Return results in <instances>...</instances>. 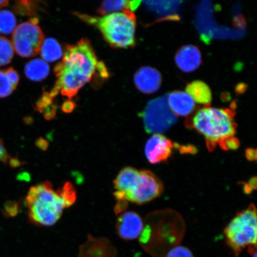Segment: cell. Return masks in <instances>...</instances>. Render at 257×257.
Segmentation results:
<instances>
[{"label":"cell","instance_id":"1","mask_svg":"<svg viewBox=\"0 0 257 257\" xmlns=\"http://www.w3.org/2000/svg\"><path fill=\"white\" fill-rule=\"evenodd\" d=\"M103 62H98L90 41L83 38L65 48L62 62L54 67L56 82L49 93L54 98L61 93L69 99L98 73Z\"/></svg>","mask_w":257,"mask_h":257},{"label":"cell","instance_id":"2","mask_svg":"<svg viewBox=\"0 0 257 257\" xmlns=\"http://www.w3.org/2000/svg\"><path fill=\"white\" fill-rule=\"evenodd\" d=\"M235 112L229 108H218L205 105L196 112L186 126L194 128L205 140L210 152L227 138L234 137L237 124L234 120Z\"/></svg>","mask_w":257,"mask_h":257},{"label":"cell","instance_id":"3","mask_svg":"<svg viewBox=\"0 0 257 257\" xmlns=\"http://www.w3.org/2000/svg\"><path fill=\"white\" fill-rule=\"evenodd\" d=\"M75 15L80 20L97 28L111 47L128 48L136 46L137 18L133 12L125 9L101 17L78 13Z\"/></svg>","mask_w":257,"mask_h":257},{"label":"cell","instance_id":"4","mask_svg":"<svg viewBox=\"0 0 257 257\" xmlns=\"http://www.w3.org/2000/svg\"><path fill=\"white\" fill-rule=\"evenodd\" d=\"M26 203L32 222L47 226L55 224L64 209L67 208L60 189L54 190L49 182L32 186L26 198Z\"/></svg>","mask_w":257,"mask_h":257},{"label":"cell","instance_id":"5","mask_svg":"<svg viewBox=\"0 0 257 257\" xmlns=\"http://www.w3.org/2000/svg\"><path fill=\"white\" fill-rule=\"evenodd\" d=\"M256 211L253 204L236 215L224 230L229 245L236 256L246 247H256Z\"/></svg>","mask_w":257,"mask_h":257},{"label":"cell","instance_id":"6","mask_svg":"<svg viewBox=\"0 0 257 257\" xmlns=\"http://www.w3.org/2000/svg\"><path fill=\"white\" fill-rule=\"evenodd\" d=\"M44 41L43 32L36 18L19 25L13 32V47L22 57L37 56L41 51Z\"/></svg>","mask_w":257,"mask_h":257},{"label":"cell","instance_id":"7","mask_svg":"<svg viewBox=\"0 0 257 257\" xmlns=\"http://www.w3.org/2000/svg\"><path fill=\"white\" fill-rule=\"evenodd\" d=\"M142 117L147 133L154 134L166 133L178 120V116L170 110L167 95L159 96L148 102Z\"/></svg>","mask_w":257,"mask_h":257},{"label":"cell","instance_id":"8","mask_svg":"<svg viewBox=\"0 0 257 257\" xmlns=\"http://www.w3.org/2000/svg\"><path fill=\"white\" fill-rule=\"evenodd\" d=\"M163 191L160 180L149 170L140 171L130 191L124 195V200L137 204L146 203L158 197Z\"/></svg>","mask_w":257,"mask_h":257},{"label":"cell","instance_id":"9","mask_svg":"<svg viewBox=\"0 0 257 257\" xmlns=\"http://www.w3.org/2000/svg\"><path fill=\"white\" fill-rule=\"evenodd\" d=\"M173 144L171 140L162 134H154L145 147L148 160L152 164L166 162L172 155Z\"/></svg>","mask_w":257,"mask_h":257},{"label":"cell","instance_id":"10","mask_svg":"<svg viewBox=\"0 0 257 257\" xmlns=\"http://www.w3.org/2000/svg\"><path fill=\"white\" fill-rule=\"evenodd\" d=\"M116 228L121 238L133 240L142 235L144 224L139 214L134 211H127L118 217Z\"/></svg>","mask_w":257,"mask_h":257},{"label":"cell","instance_id":"11","mask_svg":"<svg viewBox=\"0 0 257 257\" xmlns=\"http://www.w3.org/2000/svg\"><path fill=\"white\" fill-rule=\"evenodd\" d=\"M162 82V75L153 67H141L134 75L135 85L140 91L145 94H153L158 91Z\"/></svg>","mask_w":257,"mask_h":257},{"label":"cell","instance_id":"12","mask_svg":"<svg viewBox=\"0 0 257 257\" xmlns=\"http://www.w3.org/2000/svg\"><path fill=\"white\" fill-rule=\"evenodd\" d=\"M178 68L185 73L194 72L202 63L200 50L193 45H186L177 51L175 57Z\"/></svg>","mask_w":257,"mask_h":257},{"label":"cell","instance_id":"13","mask_svg":"<svg viewBox=\"0 0 257 257\" xmlns=\"http://www.w3.org/2000/svg\"><path fill=\"white\" fill-rule=\"evenodd\" d=\"M168 103L176 116H186L195 110L196 105L194 99L184 91H173L167 95Z\"/></svg>","mask_w":257,"mask_h":257},{"label":"cell","instance_id":"14","mask_svg":"<svg viewBox=\"0 0 257 257\" xmlns=\"http://www.w3.org/2000/svg\"><path fill=\"white\" fill-rule=\"evenodd\" d=\"M186 92L197 103L208 105L212 101V93L210 87L201 80H195L186 86Z\"/></svg>","mask_w":257,"mask_h":257},{"label":"cell","instance_id":"15","mask_svg":"<svg viewBox=\"0 0 257 257\" xmlns=\"http://www.w3.org/2000/svg\"><path fill=\"white\" fill-rule=\"evenodd\" d=\"M19 73L10 67L6 70H0V98H6L11 95L19 84Z\"/></svg>","mask_w":257,"mask_h":257},{"label":"cell","instance_id":"16","mask_svg":"<svg viewBox=\"0 0 257 257\" xmlns=\"http://www.w3.org/2000/svg\"><path fill=\"white\" fill-rule=\"evenodd\" d=\"M50 72L48 64L41 59H35L26 64L25 73L27 78L33 81H41Z\"/></svg>","mask_w":257,"mask_h":257},{"label":"cell","instance_id":"17","mask_svg":"<svg viewBox=\"0 0 257 257\" xmlns=\"http://www.w3.org/2000/svg\"><path fill=\"white\" fill-rule=\"evenodd\" d=\"M41 51L42 57L46 62H55L62 56V48L54 38H47L44 41Z\"/></svg>","mask_w":257,"mask_h":257},{"label":"cell","instance_id":"18","mask_svg":"<svg viewBox=\"0 0 257 257\" xmlns=\"http://www.w3.org/2000/svg\"><path fill=\"white\" fill-rule=\"evenodd\" d=\"M131 0H104L97 10L99 15L104 16L127 9Z\"/></svg>","mask_w":257,"mask_h":257},{"label":"cell","instance_id":"19","mask_svg":"<svg viewBox=\"0 0 257 257\" xmlns=\"http://www.w3.org/2000/svg\"><path fill=\"white\" fill-rule=\"evenodd\" d=\"M17 21L14 14L8 10L0 11V34L9 35L14 32Z\"/></svg>","mask_w":257,"mask_h":257},{"label":"cell","instance_id":"20","mask_svg":"<svg viewBox=\"0 0 257 257\" xmlns=\"http://www.w3.org/2000/svg\"><path fill=\"white\" fill-rule=\"evenodd\" d=\"M14 56V48L12 42L0 36V66L7 65Z\"/></svg>","mask_w":257,"mask_h":257},{"label":"cell","instance_id":"21","mask_svg":"<svg viewBox=\"0 0 257 257\" xmlns=\"http://www.w3.org/2000/svg\"><path fill=\"white\" fill-rule=\"evenodd\" d=\"M61 192L67 207L71 206L76 200V193L71 183L66 182L63 187L60 188Z\"/></svg>","mask_w":257,"mask_h":257},{"label":"cell","instance_id":"22","mask_svg":"<svg viewBox=\"0 0 257 257\" xmlns=\"http://www.w3.org/2000/svg\"><path fill=\"white\" fill-rule=\"evenodd\" d=\"M166 257H194L191 250L182 246L170 249Z\"/></svg>","mask_w":257,"mask_h":257},{"label":"cell","instance_id":"23","mask_svg":"<svg viewBox=\"0 0 257 257\" xmlns=\"http://www.w3.org/2000/svg\"><path fill=\"white\" fill-rule=\"evenodd\" d=\"M239 141L234 137L227 138L218 145L224 150H236L239 147Z\"/></svg>","mask_w":257,"mask_h":257},{"label":"cell","instance_id":"24","mask_svg":"<svg viewBox=\"0 0 257 257\" xmlns=\"http://www.w3.org/2000/svg\"><path fill=\"white\" fill-rule=\"evenodd\" d=\"M8 158V154L6 152L4 143L0 139V162H6Z\"/></svg>","mask_w":257,"mask_h":257},{"label":"cell","instance_id":"25","mask_svg":"<svg viewBox=\"0 0 257 257\" xmlns=\"http://www.w3.org/2000/svg\"><path fill=\"white\" fill-rule=\"evenodd\" d=\"M75 107V104L72 101L69 100L64 102L62 105V110L64 112H71Z\"/></svg>","mask_w":257,"mask_h":257},{"label":"cell","instance_id":"26","mask_svg":"<svg viewBox=\"0 0 257 257\" xmlns=\"http://www.w3.org/2000/svg\"><path fill=\"white\" fill-rule=\"evenodd\" d=\"M256 178H252L249 181L248 184H246V185L244 186V190H245L246 194H249V193L253 190V189L256 188Z\"/></svg>","mask_w":257,"mask_h":257},{"label":"cell","instance_id":"27","mask_svg":"<svg viewBox=\"0 0 257 257\" xmlns=\"http://www.w3.org/2000/svg\"><path fill=\"white\" fill-rule=\"evenodd\" d=\"M141 2H142V0H131L130 3H128L127 10L132 12L136 11L141 4Z\"/></svg>","mask_w":257,"mask_h":257},{"label":"cell","instance_id":"28","mask_svg":"<svg viewBox=\"0 0 257 257\" xmlns=\"http://www.w3.org/2000/svg\"><path fill=\"white\" fill-rule=\"evenodd\" d=\"M256 150L248 149L246 150V157L249 161H255L256 160Z\"/></svg>","mask_w":257,"mask_h":257},{"label":"cell","instance_id":"29","mask_svg":"<svg viewBox=\"0 0 257 257\" xmlns=\"http://www.w3.org/2000/svg\"><path fill=\"white\" fill-rule=\"evenodd\" d=\"M9 0H0V9L5 7L8 4Z\"/></svg>","mask_w":257,"mask_h":257},{"label":"cell","instance_id":"30","mask_svg":"<svg viewBox=\"0 0 257 257\" xmlns=\"http://www.w3.org/2000/svg\"><path fill=\"white\" fill-rule=\"evenodd\" d=\"M252 257H256V252L255 253H253Z\"/></svg>","mask_w":257,"mask_h":257}]
</instances>
